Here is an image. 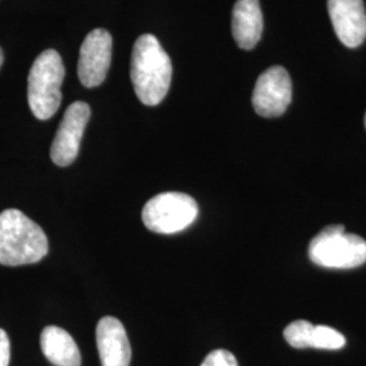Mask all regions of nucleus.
<instances>
[{
	"label": "nucleus",
	"mask_w": 366,
	"mask_h": 366,
	"mask_svg": "<svg viewBox=\"0 0 366 366\" xmlns=\"http://www.w3.org/2000/svg\"><path fill=\"white\" fill-rule=\"evenodd\" d=\"M172 66L167 52L152 34L136 39L132 52L131 78L142 104L157 106L170 90Z\"/></svg>",
	"instance_id": "nucleus-1"
},
{
	"label": "nucleus",
	"mask_w": 366,
	"mask_h": 366,
	"mask_svg": "<svg viewBox=\"0 0 366 366\" xmlns=\"http://www.w3.org/2000/svg\"><path fill=\"white\" fill-rule=\"evenodd\" d=\"M48 251V237L37 222L21 210L0 213V264H33L44 259Z\"/></svg>",
	"instance_id": "nucleus-2"
},
{
	"label": "nucleus",
	"mask_w": 366,
	"mask_h": 366,
	"mask_svg": "<svg viewBox=\"0 0 366 366\" xmlns=\"http://www.w3.org/2000/svg\"><path fill=\"white\" fill-rule=\"evenodd\" d=\"M66 68L61 56L54 49L39 54L27 79V101L34 117L41 121L52 118L61 104V84Z\"/></svg>",
	"instance_id": "nucleus-3"
},
{
	"label": "nucleus",
	"mask_w": 366,
	"mask_h": 366,
	"mask_svg": "<svg viewBox=\"0 0 366 366\" xmlns=\"http://www.w3.org/2000/svg\"><path fill=\"white\" fill-rule=\"evenodd\" d=\"M310 258L327 269H354L366 262V240L346 234L340 224L323 228L310 243Z\"/></svg>",
	"instance_id": "nucleus-4"
},
{
	"label": "nucleus",
	"mask_w": 366,
	"mask_h": 366,
	"mask_svg": "<svg viewBox=\"0 0 366 366\" xmlns=\"http://www.w3.org/2000/svg\"><path fill=\"white\" fill-rule=\"evenodd\" d=\"M142 216L149 231L171 235L181 232L196 222L198 205L193 197L169 192L152 197L145 204Z\"/></svg>",
	"instance_id": "nucleus-5"
},
{
	"label": "nucleus",
	"mask_w": 366,
	"mask_h": 366,
	"mask_svg": "<svg viewBox=\"0 0 366 366\" xmlns=\"http://www.w3.org/2000/svg\"><path fill=\"white\" fill-rule=\"evenodd\" d=\"M292 102V80L284 66L266 69L257 80L252 106L257 114L273 118L282 116Z\"/></svg>",
	"instance_id": "nucleus-6"
},
{
	"label": "nucleus",
	"mask_w": 366,
	"mask_h": 366,
	"mask_svg": "<svg viewBox=\"0 0 366 366\" xmlns=\"http://www.w3.org/2000/svg\"><path fill=\"white\" fill-rule=\"evenodd\" d=\"M113 52V39L105 29L87 34L80 48L78 76L84 87H98L105 81Z\"/></svg>",
	"instance_id": "nucleus-7"
},
{
	"label": "nucleus",
	"mask_w": 366,
	"mask_h": 366,
	"mask_svg": "<svg viewBox=\"0 0 366 366\" xmlns=\"http://www.w3.org/2000/svg\"><path fill=\"white\" fill-rule=\"evenodd\" d=\"M90 116L92 110L86 102H74L66 109L51 148V157L56 166L66 167L75 162Z\"/></svg>",
	"instance_id": "nucleus-8"
},
{
	"label": "nucleus",
	"mask_w": 366,
	"mask_h": 366,
	"mask_svg": "<svg viewBox=\"0 0 366 366\" xmlns=\"http://www.w3.org/2000/svg\"><path fill=\"white\" fill-rule=\"evenodd\" d=\"M327 7L340 42L347 48L360 46L366 39L364 0H327Z\"/></svg>",
	"instance_id": "nucleus-9"
},
{
	"label": "nucleus",
	"mask_w": 366,
	"mask_h": 366,
	"mask_svg": "<svg viewBox=\"0 0 366 366\" xmlns=\"http://www.w3.org/2000/svg\"><path fill=\"white\" fill-rule=\"evenodd\" d=\"M97 346L102 366H129L131 343L122 323L113 317H102L97 326Z\"/></svg>",
	"instance_id": "nucleus-10"
},
{
	"label": "nucleus",
	"mask_w": 366,
	"mask_h": 366,
	"mask_svg": "<svg viewBox=\"0 0 366 366\" xmlns=\"http://www.w3.org/2000/svg\"><path fill=\"white\" fill-rule=\"evenodd\" d=\"M263 15L259 0H236L232 11V36L236 44L249 51L262 37Z\"/></svg>",
	"instance_id": "nucleus-11"
},
{
	"label": "nucleus",
	"mask_w": 366,
	"mask_h": 366,
	"mask_svg": "<svg viewBox=\"0 0 366 366\" xmlns=\"http://www.w3.org/2000/svg\"><path fill=\"white\" fill-rule=\"evenodd\" d=\"M41 350L54 366H80L81 357L78 345L63 328L48 326L41 332Z\"/></svg>",
	"instance_id": "nucleus-12"
},
{
	"label": "nucleus",
	"mask_w": 366,
	"mask_h": 366,
	"mask_svg": "<svg viewBox=\"0 0 366 366\" xmlns=\"http://www.w3.org/2000/svg\"><path fill=\"white\" fill-rule=\"evenodd\" d=\"M346 345V338L340 331L328 326H315L311 347L322 350H340Z\"/></svg>",
	"instance_id": "nucleus-13"
},
{
	"label": "nucleus",
	"mask_w": 366,
	"mask_h": 366,
	"mask_svg": "<svg viewBox=\"0 0 366 366\" xmlns=\"http://www.w3.org/2000/svg\"><path fill=\"white\" fill-rule=\"evenodd\" d=\"M314 325L307 320H296L284 330V337L289 345L295 349L311 347Z\"/></svg>",
	"instance_id": "nucleus-14"
},
{
	"label": "nucleus",
	"mask_w": 366,
	"mask_h": 366,
	"mask_svg": "<svg viewBox=\"0 0 366 366\" xmlns=\"http://www.w3.org/2000/svg\"><path fill=\"white\" fill-rule=\"evenodd\" d=\"M201 366H239V364L234 354L228 350L219 349L208 354Z\"/></svg>",
	"instance_id": "nucleus-15"
},
{
	"label": "nucleus",
	"mask_w": 366,
	"mask_h": 366,
	"mask_svg": "<svg viewBox=\"0 0 366 366\" xmlns=\"http://www.w3.org/2000/svg\"><path fill=\"white\" fill-rule=\"evenodd\" d=\"M10 362V340L4 330L0 328V366H9Z\"/></svg>",
	"instance_id": "nucleus-16"
},
{
	"label": "nucleus",
	"mask_w": 366,
	"mask_h": 366,
	"mask_svg": "<svg viewBox=\"0 0 366 366\" xmlns=\"http://www.w3.org/2000/svg\"><path fill=\"white\" fill-rule=\"evenodd\" d=\"M3 60H4V54H3V51L0 48V68H1V64H3Z\"/></svg>",
	"instance_id": "nucleus-17"
},
{
	"label": "nucleus",
	"mask_w": 366,
	"mask_h": 366,
	"mask_svg": "<svg viewBox=\"0 0 366 366\" xmlns=\"http://www.w3.org/2000/svg\"><path fill=\"white\" fill-rule=\"evenodd\" d=\"M365 128H366V113H365Z\"/></svg>",
	"instance_id": "nucleus-18"
}]
</instances>
